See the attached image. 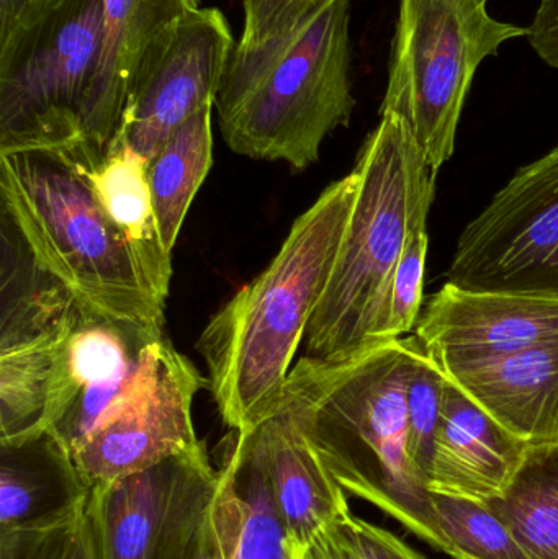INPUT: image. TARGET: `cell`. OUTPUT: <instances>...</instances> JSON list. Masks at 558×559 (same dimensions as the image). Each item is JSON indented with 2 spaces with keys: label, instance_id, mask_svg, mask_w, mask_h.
I'll use <instances>...</instances> for the list:
<instances>
[{
  "label": "cell",
  "instance_id": "cell-1",
  "mask_svg": "<svg viewBox=\"0 0 558 559\" xmlns=\"http://www.w3.org/2000/svg\"><path fill=\"white\" fill-rule=\"evenodd\" d=\"M422 350L409 335L346 360L301 355L288 374L282 413L304 430L347 495L451 557L431 492L409 459L406 391Z\"/></svg>",
  "mask_w": 558,
  "mask_h": 559
},
{
  "label": "cell",
  "instance_id": "cell-2",
  "mask_svg": "<svg viewBox=\"0 0 558 559\" xmlns=\"http://www.w3.org/2000/svg\"><path fill=\"white\" fill-rule=\"evenodd\" d=\"M356 169L301 213L268 267L210 319L195 348L216 409L231 432L251 433L282 413L295 355L333 271L354 200Z\"/></svg>",
  "mask_w": 558,
  "mask_h": 559
},
{
  "label": "cell",
  "instance_id": "cell-3",
  "mask_svg": "<svg viewBox=\"0 0 558 559\" xmlns=\"http://www.w3.org/2000/svg\"><path fill=\"white\" fill-rule=\"evenodd\" d=\"M0 225L88 311L163 331L166 301L102 206L81 154H0Z\"/></svg>",
  "mask_w": 558,
  "mask_h": 559
},
{
  "label": "cell",
  "instance_id": "cell-4",
  "mask_svg": "<svg viewBox=\"0 0 558 559\" xmlns=\"http://www.w3.org/2000/svg\"><path fill=\"white\" fill-rule=\"evenodd\" d=\"M356 200L323 295L304 338V357L346 360L385 344L387 305L408 236L428 223L436 174L412 131L382 115L356 167Z\"/></svg>",
  "mask_w": 558,
  "mask_h": 559
},
{
  "label": "cell",
  "instance_id": "cell-5",
  "mask_svg": "<svg viewBox=\"0 0 558 559\" xmlns=\"http://www.w3.org/2000/svg\"><path fill=\"white\" fill-rule=\"evenodd\" d=\"M351 3L321 0L288 38L233 51L215 102L233 153L305 170L320 159L327 136L349 124Z\"/></svg>",
  "mask_w": 558,
  "mask_h": 559
},
{
  "label": "cell",
  "instance_id": "cell-6",
  "mask_svg": "<svg viewBox=\"0 0 558 559\" xmlns=\"http://www.w3.org/2000/svg\"><path fill=\"white\" fill-rule=\"evenodd\" d=\"M102 41L104 0H29L0 29V154H94L87 117Z\"/></svg>",
  "mask_w": 558,
  "mask_h": 559
},
{
  "label": "cell",
  "instance_id": "cell-7",
  "mask_svg": "<svg viewBox=\"0 0 558 559\" xmlns=\"http://www.w3.org/2000/svg\"><path fill=\"white\" fill-rule=\"evenodd\" d=\"M520 36L527 28L495 20L487 0H400L380 115L405 121L436 176L454 154L478 66Z\"/></svg>",
  "mask_w": 558,
  "mask_h": 559
},
{
  "label": "cell",
  "instance_id": "cell-8",
  "mask_svg": "<svg viewBox=\"0 0 558 559\" xmlns=\"http://www.w3.org/2000/svg\"><path fill=\"white\" fill-rule=\"evenodd\" d=\"M85 308L2 231L0 447L48 432L52 388ZM88 311V309H87Z\"/></svg>",
  "mask_w": 558,
  "mask_h": 559
},
{
  "label": "cell",
  "instance_id": "cell-9",
  "mask_svg": "<svg viewBox=\"0 0 558 559\" xmlns=\"http://www.w3.org/2000/svg\"><path fill=\"white\" fill-rule=\"evenodd\" d=\"M448 283L558 299V146L523 167L464 229Z\"/></svg>",
  "mask_w": 558,
  "mask_h": 559
},
{
  "label": "cell",
  "instance_id": "cell-10",
  "mask_svg": "<svg viewBox=\"0 0 558 559\" xmlns=\"http://www.w3.org/2000/svg\"><path fill=\"white\" fill-rule=\"evenodd\" d=\"M235 48L222 10L186 13L141 62L110 144H123L150 163L180 124L215 105Z\"/></svg>",
  "mask_w": 558,
  "mask_h": 559
},
{
  "label": "cell",
  "instance_id": "cell-11",
  "mask_svg": "<svg viewBox=\"0 0 558 559\" xmlns=\"http://www.w3.org/2000/svg\"><path fill=\"white\" fill-rule=\"evenodd\" d=\"M218 468L206 447L95 486L87 499L98 559H173L205 524Z\"/></svg>",
  "mask_w": 558,
  "mask_h": 559
},
{
  "label": "cell",
  "instance_id": "cell-12",
  "mask_svg": "<svg viewBox=\"0 0 558 559\" xmlns=\"http://www.w3.org/2000/svg\"><path fill=\"white\" fill-rule=\"evenodd\" d=\"M416 337L446 374L558 344V299L465 292L446 283L426 302Z\"/></svg>",
  "mask_w": 558,
  "mask_h": 559
},
{
  "label": "cell",
  "instance_id": "cell-13",
  "mask_svg": "<svg viewBox=\"0 0 558 559\" xmlns=\"http://www.w3.org/2000/svg\"><path fill=\"white\" fill-rule=\"evenodd\" d=\"M205 384L192 361L174 352L157 383L72 453L85 485H108L205 445L192 417Z\"/></svg>",
  "mask_w": 558,
  "mask_h": 559
},
{
  "label": "cell",
  "instance_id": "cell-14",
  "mask_svg": "<svg viewBox=\"0 0 558 559\" xmlns=\"http://www.w3.org/2000/svg\"><path fill=\"white\" fill-rule=\"evenodd\" d=\"M530 445L446 377L428 491L487 504L503 495Z\"/></svg>",
  "mask_w": 558,
  "mask_h": 559
},
{
  "label": "cell",
  "instance_id": "cell-15",
  "mask_svg": "<svg viewBox=\"0 0 558 559\" xmlns=\"http://www.w3.org/2000/svg\"><path fill=\"white\" fill-rule=\"evenodd\" d=\"M200 7V0H104V41L87 117L92 153H107L147 52L174 23Z\"/></svg>",
  "mask_w": 558,
  "mask_h": 559
},
{
  "label": "cell",
  "instance_id": "cell-16",
  "mask_svg": "<svg viewBox=\"0 0 558 559\" xmlns=\"http://www.w3.org/2000/svg\"><path fill=\"white\" fill-rule=\"evenodd\" d=\"M252 433L287 532V550L304 547L351 511L347 492L290 416L278 414Z\"/></svg>",
  "mask_w": 558,
  "mask_h": 559
},
{
  "label": "cell",
  "instance_id": "cell-17",
  "mask_svg": "<svg viewBox=\"0 0 558 559\" xmlns=\"http://www.w3.org/2000/svg\"><path fill=\"white\" fill-rule=\"evenodd\" d=\"M446 377L524 442H558V344L526 348Z\"/></svg>",
  "mask_w": 558,
  "mask_h": 559
},
{
  "label": "cell",
  "instance_id": "cell-18",
  "mask_svg": "<svg viewBox=\"0 0 558 559\" xmlns=\"http://www.w3.org/2000/svg\"><path fill=\"white\" fill-rule=\"evenodd\" d=\"M212 519L228 559H288L278 515L254 433L229 436L218 466Z\"/></svg>",
  "mask_w": 558,
  "mask_h": 559
},
{
  "label": "cell",
  "instance_id": "cell-19",
  "mask_svg": "<svg viewBox=\"0 0 558 559\" xmlns=\"http://www.w3.org/2000/svg\"><path fill=\"white\" fill-rule=\"evenodd\" d=\"M0 450V531L52 521L87 501L74 460L48 433Z\"/></svg>",
  "mask_w": 558,
  "mask_h": 559
},
{
  "label": "cell",
  "instance_id": "cell-20",
  "mask_svg": "<svg viewBox=\"0 0 558 559\" xmlns=\"http://www.w3.org/2000/svg\"><path fill=\"white\" fill-rule=\"evenodd\" d=\"M79 154L102 206L127 236L156 295L167 301L173 255L167 254L161 242L147 180V160L117 143L108 146L104 157Z\"/></svg>",
  "mask_w": 558,
  "mask_h": 559
},
{
  "label": "cell",
  "instance_id": "cell-21",
  "mask_svg": "<svg viewBox=\"0 0 558 559\" xmlns=\"http://www.w3.org/2000/svg\"><path fill=\"white\" fill-rule=\"evenodd\" d=\"M213 108L206 105L180 124L147 163L157 229L170 255L190 205L212 169Z\"/></svg>",
  "mask_w": 558,
  "mask_h": 559
},
{
  "label": "cell",
  "instance_id": "cell-22",
  "mask_svg": "<svg viewBox=\"0 0 558 559\" xmlns=\"http://www.w3.org/2000/svg\"><path fill=\"white\" fill-rule=\"evenodd\" d=\"M530 559H558V442L527 447L503 495L487 502Z\"/></svg>",
  "mask_w": 558,
  "mask_h": 559
},
{
  "label": "cell",
  "instance_id": "cell-23",
  "mask_svg": "<svg viewBox=\"0 0 558 559\" xmlns=\"http://www.w3.org/2000/svg\"><path fill=\"white\" fill-rule=\"evenodd\" d=\"M439 527L454 559H530L510 525L484 502L432 495Z\"/></svg>",
  "mask_w": 558,
  "mask_h": 559
},
{
  "label": "cell",
  "instance_id": "cell-24",
  "mask_svg": "<svg viewBox=\"0 0 558 559\" xmlns=\"http://www.w3.org/2000/svg\"><path fill=\"white\" fill-rule=\"evenodd\" d=\"M446 374L426 354L416 357L406 391L408 406V450L416 473L428 486L435 456L436 436L441 423Z\"/></svg>",
  "mask_w": 558,
  "mask_h": 559
},
{
  "label": "cell",
  "instance_id": "cell-25",
  "mask_svg": "<svg viewBox=\"0 0 558 559\" xmlns=\"http://www.w3.org/2000/svg\"><path fill=\"white\" fill-rule=\"evenodd\" d=\"M416 226L408 236L402 258L393 274L387 305L383 341H396L412 332L418 324L423 308V285H425L426 259H428V229Z\"/></svg>",
  "mask_w": 558,
  "mask_h": 559
},
{
  "label": "cell",
  "instance_id": "cell-26",
  "mask_svg": "<svg viewBox=\"0 0 558 559\" xmlns=\"http://www.w3.org/2000/svg\"><path fill=\"white\" fill-rule=\"evenodd\" d=\"M321 0H242V33L236 51L268 48L294 35Z\"/></svg>",
  "mask_w": 558,
  "mask_h": 559
},
{
  "label": "cell",
  "instance_id": "cell-27",
  "mask_svg": "<svg viewBox=\"0 0 558 559\" xmlns=\"http://www.w3.org/2000/svg\"><path fill=\"white\" fill-rule=\"evenodd\" d=\"M288 559H387L376 525L353 511L337 519L304 547L288 548Z\"/></svg>",
  "mask_w": 558,
  "mask_h": 559
},
{
  "label": "cell",
  "instance_id": "cell-28",
  "mask_svg": "<svg viewBox=\"0 0 558 559\" xmlns=\"http://www.w3.org/2000/svg\"><path fill=\"white\" fill-rule=\"evenodd\" d=\"M84 508L41 524L0 531V559H59Z\"/></svg>",
  "mask_w": 558,
  "mask_h": 559
},
{
  "label": "cell",
  "instance_id": "cell-29",
  "mask_svg": "<svg viewBox=\"0 0 558 559\" xmlns=\"http://www.w3.org/2000/svg\"><path fill=\"white\" fill-rule=\"evenodd\" d=\"M527 38L534 51L550 68L558 69V0H543Z\"/></svg>",
  "mask_w": 558,
  "mask_h": 559
},
{
  "label": "cell",
  "instance_id": "cell-30",
  "mask_svg": "<svg viewBox=\"0 0 558 559\" xmlns=\"http://www.w3.org/2000/svg\"><path fill=\"white\" fill-rule=\"evenodd\" d=\"M59 559H98L97 537L87 502Z\"/></svg>",
  "mask_w": 558,
  "mask_h": 559
},
{
  "label": "cell",
  "instance_id": "cell-31",
  "mask_svg": "<svg viewBox=\"0 0 558 559\" xmlns=\"http://www.w3.org/2000/svg\"><path fill=\"white\" fill-rule=\"evenodd\" d=\"M173 559H228L219 545L218 535L213 525L212 506H210L205 524L202 525L199 534Z\"/></svg>",
  "mask_w": 558,
  "mask_h": 559
},
{
  "label": "cell",
  "instance_id": "cell-32",
  "mask_svg": "<svg viewBox=\"0 0 558 559\" xmlns=\"http://www.w3.org/2000/svg\"><path fill=\"white\" fill-rule=\"evenodd\" d=\"M376 535L387 559H428L413 550L402 538L396 537L385 528L379 527V525H376Z\"/></svg>",
  "mask_w": 558,
  "mask_h": 559
},
{
  "label": "cell",
  "instance_id": "cell-33",
  "mask_svg": "<svg viewBox=\"0 0 558 559\" xmlns=\"http://www.w3.org/2000/svg\"><path fill=\"white\" fill-rule=\"evenodd\" d=\"M29 0H0V29L7 28Z\"/></svg>",
  "mask_w": 558,
  "mask_h": 559
}]
</instances>
